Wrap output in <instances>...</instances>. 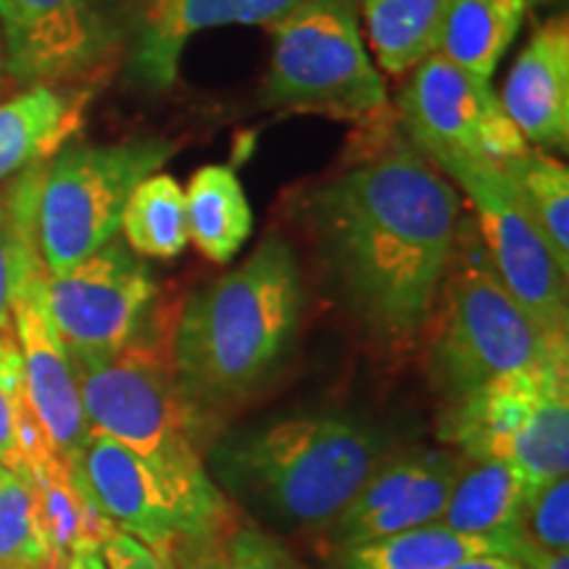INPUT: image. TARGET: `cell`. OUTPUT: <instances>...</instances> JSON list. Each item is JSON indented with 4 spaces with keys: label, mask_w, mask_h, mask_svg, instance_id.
<instances>
[{
    "label": "cell",
    "mask_w": 569,
    "mask_h": 569,
    "mask_svg": "<svg viewBox=\"0 0 569 569\" xmlns=\"http://www.w3.org/2000/svg\"><path fill=\"white\" fill-rule=\"evenodd\" d=\"M459 190L393 122L351 163L303 190L296 217L322 282L369 343L417 351L451 261Z\"/></svg>",
    "instance_id": "1"
},
{
    "label": "cell",
    "mask_w": 569,
    "mask_h": 569,
    "mask_svg": "<svg viewBox=\"0 0 569 569\" xmlns=\"http://www.w3.org/2000/svg\"><path fill=\"white\" fill-rule=\"evenodd\" d=\"M309 290L296 246L269 232L251 256L177 306L172 365L198 415L219 425L280 380L301 340Z\"/></svg>",
    "instance_id": "2"
},
{
    "label": "cell",
    "mask_w": 569,
    "mask_h": 569,
    "mask_svg": "<svg viewBox=\"0 0 569 569\" xmlns=\"http://www.w3.org/2000/svg\"><path fill=\"white\" fill-rule=\"evenodd\" d=\"M390 451L380 427L332 411H298L217 432L203 465L253 525L277 538L319 536Z\"/></svg>",
    "instance_id": "3"
},
{
    "label": "cell",
    "mask_w": 569,
    "mask_h": 569,
    "mask_svg": "<svg viewBox=\"0 0 569 569\" xmlns=\"http://www.w3.org/2000/svg\"><path fill=\"white\" fill-rule=\"evenodd\" d=\"M565 346L567 336L540 330L507 293L472 217L461 213L451 261L417 346L430 386L446 403L457 401L498 377L540 365Z\"/></svg>",
    "instance_id": "4"
},
{
    "label": "cell",
    "mask_w": 569,
    "mask_h": 569,
    "mask_svg": "<svg viewBox=\"0 0 569 569\" xmlns=\"http://www.w3.org/2000/svg\"><path fill=\"white\" fill-rule=\"evenodd\" d=\"M177 142L132 138L122 142L71 140L51 159L13 177L6 203L30 227L48 274H61L119 238L132 190L161 172Z\"/></svg>",
    "instance_id": "5"
},
{
    "label": "cell",
    "mask_w": 569,
    "mask_h": 569,
    "mask_svg": "<svg viewBox=\"0 0 569 569\" xmlns=\"http://www.w3.org/2000/svg\"><path fill=\"white\" fill-rule=\"evenodd\" d=\"M272 59L261 106L375 127L390 119L388 88L369 53L356 0H301L267 27Z\"/></svg>",
    "instance_id": "6"
},
{
    "label": "cell",
    "mask_w": 569,
    "mask_h": 569,
    "mask_svg": "<svg viewBox=\"0 0 569 569\" xmlns=\"http://www.w3.org/2000/svg\"><path fill=\"white\" fill-rule=\"evenodd\" d=\"M174 319L177 309L111 359L74 365L77 382L92 432H103L151 465L203 475V453L217 436V425L198 415L177 386Z\"/></svg>",
    "instance_id": "7"
},
{
    "label": "cell",
    "mask_w": 569,
    "mask_h": 569,
    "mask_svg": "<svg viewBox=\"0 0 569 569\" xmlns=\"http://www.w3.org/2000/svg\"><path fill=\"white\" fill-rule=\"evenodd\" d=\"M438 436L467 459L515 465L532 488L569 472V346L448 401Z\"/></svg>",
    "instance_id": "8"
},
{
    "label": "cell",
    "mask_w": 569,
    "mask_h": 569,
    "mask_svg": "<svg viewBox=\"0 0 569 569\" xmlns=\"http://www.w3.org/2000/svg\"><path fill=\"white\" fill-rule=\"evenodd\" d=\"M42 303L74 365H98L172 315L146 259L122 238L61 274L42 277Z\"/></svg>",
    "instance_id": "9"
},
{
    "label": "cell",
    "mask_w": 569,
    "mask_h": 569,
    "mask_svg": "<svg viewBox=\"0 0 569 569\" xmlns=\"http://www.w3.org/2000/svg\"><path fill=\"white\" fill-rule=\"evenodd\" d=\"M425 159L440 169L459 190L461 201H467L480 243L507 293L540 330L567 336V272L553 259L507 172L498 163L448 151L425 153Z\"/></svg>",
    "instance_id": "10"
},
{
    "label": "cell",
    "mask_w": 569,
    "mask_h": 569,
    "mask_svg": "<svg viewBox=\"0 0 569 569\" xmlns=\"http://www.w3.org/2000/svg\"><path fill=\"white\" fill-rule=\"evenodd\" d=\"M77 472L113 528L153 549L172 551L182 540L222 525L234 511L209 472L190 475L151 465L103 432H90Z\"/></svg>",
    "instance_id": "11"
},
{
    "label": "cell",
    "mask_w": 569,
    "mask_h": 569,
    "mask_svg": "<svg viewBox=\"0 0 569 569\" xmlns=\"http://www.w3.org/2000/svg\"><path fill=\"white\" fill-rule=\"evenodd\" d=\"M9 209V206H6ZM17 251H13V284H11V319L21 365H24L27 401L40 430L46 432L53 451L71 469L80 467L90 440V425L82 409L80 382L74 361L61 338L56 336L51 317L42 303V267L34 248L30 227L17 213H11Z\"/></svg>",
    "instance_id": "12"
},
{
    "label": "cell",
    "mask_w": 569,
    "mask_h": 569,
    "mask_svg": "<svg viewBox=\"0 0 569 569\" xmlns=\"http://www.w3.org/2000/svg\"><path fill=\"white\" fill-rule=\"evenodd\" d=\"M398 90L396 122L422 153L448 151L503 163L528 142L503 111L490 82L432 51Z\"/></svg>",
    "instance_id": "13"
},
{
    "label": "cell",
    "mask_w": 569,
    "mask_h": 569,
    "mask_svg": "<svg viewBox=\"0 0 569 569\" xmlns=\"http://www.w3.org/2000/svg\"><path fill=\"white\" fill-rule=\"evenodd\" d=\"M301 0H101L127 82L163 96L180 80L182 56L213 27H272Z\"/></svg>",
    "instance_id": "14"
},
{
    "label": "cell",
    "mask_w": 569,
    "mask_h": 569,
    "mask_svg": "<svg viewBox=\"0 0 569 569\" xmlns=\"http://www.w3.org/2000/svg\"><path fill=\"white\" fill-rule=\"evenodd\" d=\"M0 38L19 88L88 84L119 63L101 0H0Z\"/></svg>",
    "instance_id": "15"
},
{
    "label": "cell",
    "mask_w": 569,
    "mask_h": 569,
    "mask_svg": "<svg viewBox=\"0 0 569 569\" xmlns=\"http://www.w3.org/2000/svg\"><path fill=\"white\" fill-rule=\"evenodd\" d=\"M461 459L448 448H393L351 503L319 532L325 551H343L438 522Z\"/></svg>",
    "instance_id": "16"
},
{
    "label": "cell",
    "mask_w": 569,
    "mask_h": 569,
    "mask_svg": "<svg viewBox=\"0 0 569 569\" xmlns=\"http://www.w3.org/2000/svg\"><path fill=\"white\" fill-rule=\"evenodd\" d=\"M503 111L530 148L569 142V24L557 17L532 30L498 92Z\"/></svg>",
    "instance_id": "17"
},
{
    "label": "cell",
    "mask_w": 569,
    "mask_h": 569,
    "mask_svg": "<svg viewBox=\"0 0 569 569\" xmlns=\"http://www.w3.org/2000/svg\"><path fill=\"white\" fill-rule=\"evenodd\" d=\"M90 84H32L0 103V182L59 153L82 130Z\"/></svg>",
    "instance_id": "18"
},
{
    "label": "cell",
    "mask_w": 569,
    "mask_h": 569,
    "mask_svg": "<svg viewBox=\"0 0 569 569\" xmlns=\"http://www.w3.org/2000/svg\"><path fill=\"white\" fill-rule=\"evenodd\" d=\"M19 478L30 482L34 498H38L42 525H46L48 540H51L53 565L63 557H71V553L101 551L106 540L117 532V528L92 503L80 480V472L71 469L53 451V446H46L27 459Z\"/></svg>",
    "instance_id": "19"
},
{
    "label": "cell",
    "mask_w": 569,
    "mask_h": 569,
    "mask_svg": "<svg viewBox=\"0 0 569 569\" xmlns=\"http://www.w3.org/2000/svg\"><path fill=\"white\" fill-rule=\"evenodd\" d=\"M532 490L509 461L465 457L438 525L465 536H515Z\"/></svg>",
    "instance_id": "20"
},
{
    "label": "cell",
    "mask_w": 569,
    "mask_h": 569,
    "mask_svg": "<svg viewBox=\"0 0 569 569\" xmlns=\"http://www.w3.org/2000/svg\"><path fill=\"white\" fill-rule=\"evenodd\" d=\"M515 553V536H465L430 522L396 536L332 551L330 569H448L469 559Z\"/></svg>",
    "instance_id": "21"
},
{
    "label": "cell",
    "mask_w": 569,
    "mask_h": 569,
    "mask_svg": "<svg viewBox=\"0 0 569 569\" xmlns=\"http://www.w3.org/2000/svg\"><path fill=\"white\" fill-rule=\"evenodd\" d=\"M182 190L190 243L213 264H230L253 232V211L238 174L209 163Z\"/></svg>",
    "instance_id": "22"
},
{
    "label": "cell",
    "mask_w": 569,
    "mask_h": 569,
    "mask_svg": "<svg viewBox=\"0 0 569 569\" xmlns=\"http://www.w3.org/2000/svg\"><path fill=\"white\" fill-rule=\"evenodd\" d=\"M525 13V0H446L436 51L490 82L517 40Z\"/></svg>",
    "instance_id": "23"
},
{
    "label": "cell",
    "mask_w": 569,
    "mask_h": 569,
    "mask_svg": "<svg viewBox=\"0 0 569 569\" xmlns=\"http://www.w3.org/2000/svg\"><path fill=\"white\" fill-rule=\"evenodd\" d=\"M377 69L407 77L436 51L446 0H356Z\"/></svg>",
    "instance_id": "24"
},
{
    "label": "cell",
    "mask_w": 569,
    "mask_h": 569,
    "mask_svg": "<svg viewBox=\"0 0 569 569\" xmlns=\"http://www.w3.org/2000/svg\"><path fill=\"white\" fill-rule=\"evenodd\" d=\"M119 234L140 259L182 256L190 243L182 184L163 172L146 177L124 206Z\"/></svg>",
    "instance_id": "25"
},
{
    "label": "cell",
    "mask_w": 569,
    "mask_h": 569,
    "mask_svg": "<svg viewBox=\"0 0 569 569\" xmlns=\"http://www.w3.org/2000/svg\"><path fill=\"white\" fill-rule=\"evenodd\" d=\"M177 569H306L284 543L234 509L222 525L172 549Z\"/></svg>",
    "instance_id": "26"
},
{
    "label": "cell",
    "mask_w": 569,
    "mask_h": 569,
    "mask_svg": "<svg viewBox=\"0 0 569 569\" xmlns=\"http://www.w3.org/2000/svg\"><path fill=\"white\" fill-rule=\"evenodd\" d=\"M515 184L538 232L549 243L553 259L569 274V172L559 159L540 148H528L515 159L498 163Z\"/></svg>",
    "instance_id": "27"
},
{
    "label": "cell",
    "mask_w": 569,
    "mask_h": 569,
    "mask_svg": "<svg viewBox=\"0 0 569 569\" xmlns=\"http://www.w3.org/2000/svg\"><path fill=\"white\" fill-rule=\"evenodd\" d=\"M48 443L24 388V365L13 336H0V465L21 475L27 459Z\"/></svg>",
    "instance_id": "28"
},
{
    "label": "cell",
    "mask_w": 569,
    "mask_h": 569,
    "mask_svg": "<svg viewBox=\"0 0 569 569\" xmlns=\"http://www.w3.org/2000/svg\"><path fill=\"white\" fill-rule=\"evenodd\" d=\"M53 551L30 482L9 472L0 482V567L51 569Z\"/></svg>",
    "instance_id": "29"
},
{
    "label": "cell",
    "mask_w": 569,
    "mask_h": 569,
    "mask_svg": "<svg viewBox=\"0 0 569 569\" xmlns=\"http://www.w3.org/2000/svg\"><path fill=\"white\" fill-rule=\"evenodd\" d=\"M519 532L540 549L569 551V480L557 478L532 490Z\"/></svg>",
    "instance_id": "30"
},
{
    "label": "cell",
    "mask_w": 569,
    "mask_h": 569,
    "mask_svg": "<svg viewBox=\"0 0 569 569\" xmlns=\"http://www.w3.org/2000/svg\"><path fill=\"white\" fill-rule=\"evenodd\" d=\"M101 557L106 569H177L172 551L153 549L119 530L106 540Z\"/></svg>",
    "instance_id": "31"
},
{
    "label": "cell",
    "mask_w": 569,
    "mask_h": 569,
    "mask_svg": "<svg viewBox=\"0 0 569 569\" xmlns=\"http://www.w3.org/2000/svg\"><path fill=\"white\" fill-rule=\"evenodd\" d=\"M13 251H17V234H13L9 209H6V198L0 193V336H13V319H11Z\"/></svg>",
    "instance_id": "32"
},
{
    "label": "cell",
    "mask_w": 569,
    "mask_h": 569,
    "mask_svg": "<svg viewBox=\"0 0 569 569\" xmlns=\"http://www.w3.org/2000/svg\"><path fill=\"white\" fill-rule=\"evenodd\" d=\"M511 559L522 569H569V551L540 549L519 530L515 532V553H511Z\"/></svg>",
    "instance_id": "33"
},
{
    "label": "cell",
    "mask_w": 569,
    "mask_h": 569,
    "mask_svg": "<svg viewBox=\"0 0 569 569\" xmlns=\"http://www.w3.org/2000/svg\"><path fill=\"white\" fill-rule=\"evenodd\" d=\"M51 569H106L101 551H88V553H71L56 561Z\"/></svg>",
    "instance_id": "34"
},
{
    "label": "cell",
    "mask_w": 569,
    "mask_h": 569,
    "mask_svg": "<svg viewBox=\"0 0 569 569\" xmlns=\"http://www.w3.org/2000/svg\"><path fill=\"white\" fill-rule=\"evenodd\" d=\"M448 569H522L515 559L507 557H482V559H469L461 565H453Z\"/></svg>",
    "instance_id": "35"
},
{
    "label": "cell",
    "mask_w": 569,
    "mask_h": 569,
    "mask_svg": "<svg viewBox=\"0 0 569 569\" xmlns=\"http://www.w3.org/2000/svg\"><path fill=\"white\" fill-rule=\"evenodd\" d=\"M6 77H9V69H6V51H3V38H0V90H3Z\"/></svg>",
    "instance_id": "36"
},
{
    "label": "cell",
    "mask_w": 569,
    "mask_h": 569,
    "mask_svg": "<svg viewBox=\"0 0 569 569\" xmlns=\"http://www.w3.org/2000/svg\"><path fill=\"white\" fill-rule=\"evenodd\" d=\"M525 3H528V9H538V6L551 3V0H525Z\"/></svg>",
    "instance_id": "37"
},
{
    "label": "cell",
    "mask_w": 569,
    "mask_h": 569,
    "mask_svg": "<svg viewBox=\"0 0 569 569\" xmlns=\"http://www.w3.org/2000/svg\"><path fill=\"white\" fill-rule=\"evenodd\" d=\"M6 475H9V469H6L3 465H0V482H3V480H6Z\"/></svg>",
    "instance_id": "38"
},
{
    "label": "cell",
    "mask_w": 569,
    "mask_h": 569,
    "mask_svg": "<svg viewBox=\"0 0 569 569\" xmlns=\"http://www.w3.org/2000/svg\"><path fill=\"white\" fill-rule=\"evenodd\" d=\"M0 569H38V567H0Z\"/></svg>",
    "instance_id": "39"
}]
</instances>
